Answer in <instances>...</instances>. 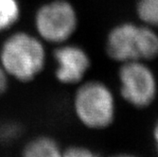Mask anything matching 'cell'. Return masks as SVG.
I'll return each mask as SVG.
<instances>
[{
    "label": "cell",
    "mask_w": 158,
    "mask_h": 157,
    "mask_svg": "<svg viewBox=\"0 0 158 157\" xmlns=\"http://www.w3.org/2000/svg\"><path fill=\"white\" fill-rule=\"evenodd\" d=\"M106 51L111 59L122 64L152 60L158 56V35L150 26L123 23L108 34Z\"/></svg>",
    "instance_id": "cell-1"
},
{
    "label": "cell",
    "mask_w": 158,
    "mask_h": 157,
    "mask_svg": "<svg viewBox=\"0 0 158 157\" xmlns=\"http://www.w3.org/2000/svg\"><path fill=\"white\" fill-rule=\"evenodd\" d=\"M0 58L7 73L22 81H27L34 79L44 67L45 50L36 38L18 32L4 43Z\"/></svg>",
    "instance_id": "cell-2"
},
{
    "label": "cell",
    "mask_w": 158,
    "mask_h": 157,
    "mask_svg": "<svg viewBox=\"0 0 158 157\" xmlns=\"http://www.w3.org/2000/svg\"><path fill=\"white\" fill-rule=\"evenodd\" d=\"M79 120L89 129L102 130L116 118V101L110 88L102 81H91L79 87L74 97Z\"/></svg>",
    "instance_id": "cell-3"
},
{
    "label": "cell",
    "mask_w": 158,
    "mask_h": 157,
    "mask_svg": "<svg viewBox=\"0 0 158 157\" xmlns=\"http://www.w3.org/2000/svg\"><path fill=\"white\" fill-rule=\"evenodd\" d=\"M120 94L135 108L151 105L157 94V83L152 71L142 62L123 63L119 72Z\"/></svg>",
    "instance_id": "cell-4"
},
{
    "label": "cell",
    "mask_w": 158,
    "mask_h": 157,
    "mask_svg": "<svg viewBox=\"0 0 158 157\" xmlns=\"http://www.w3.org/2000/svg\"><path fill=\"white\" fill-rule=\"evenodd\" d=\"M35 25L42 38L51 43H63L75 32L78 18L72 5L57 0L38 10Z\"/></svg>",
    "instance_id": "cell-5"
},
{
    "label": "cell",
    "mask_w": 158,
    "mask_h": 157,
    "mask_svg": "<svg viewBox=\"0 0 158 157\" xmlns=\"http://www.w3.org/2000/svg\"><path fill=\"white\" fill-rule=\"evenodd\" d=\"M57 62L56 78L64 84L80 82L90 67V59L82 48L77 46H63L54 52Z\"/></svg>",
    "instance_id": "cell-6"
},
{
    "label": "cell",
    "mask_w": 158,
    "mask_h": 157,
    "mask_svg": "<svg viewBox=\"0 0 158 157\" xmlns=\"http://www.w3.org/2000/svg\"><path fill=\"white\" fill-rule=\"evenodd\" d=\"M62 151L56 142L48 137H40L28 144L24 157H61Z\"/></svg>",
    "instance_id": "cell-7"
},
{
    "label": "cell",
    "mask_w": 158,
    "mask_h": 157,
    "mask_svg": "<svg viewBox=\"0 0 158 157\" xmlns=\"http://www.w3.org/2000/svg\"><path fill=\"white\" fill-rule=\"evenodd\" d=\"M19 17L16 0H0V31L11 27Z\"/></svg>",
    "instance_id": "cell-8"
},
{
    "label": "cell",
    "mask_w": 158,
    "mask_h": 157,
    "mask_svg": "<svg viewBox=\"0 0 158 157\" xmlns=\"http://www.w3.org/2000/svg\"><path fill=\"white\" fill-rule=\"evenodd\" d=\"M136 11L146 25L158 27V0H138Z\"/></svg>",
    "instance_id": "cell-9"
},
{
    "label": "cell",
    "mask_w": 158,
    "mask_h": 157,
    "mask_svg": "<svg viewBox=\"0 0 158 157\" xmlns=\"http://www.w3.org/2000/svg\"><path fill=\"white\" fill-rule=\"evenodd\" d=\"M61 157H99L93 151L84 147H72L62 153Z\"/></svg>",
    "instance_id": "cell-10"
},
{
    "label": "cell",
    "mask_w": 158,
    "mask_h": 157,
    "mask_svg": "<svg viewBox=\"0 0 158 157\" xmlns=\"http://www.w3.org/2000/svg\"><path fill=\"white\" fill-rule=\"evenodd\" d=\"M7 88V77H6V71L3 67L0 66V95L4 93Z\"/></svg>",
    "instance_id": "cell-11"
},
{
    "label": "cell",
    "mask_w": 158,
    "mask_h": 157,
    "mask_svg": "<svg viewBox=\"0 0 158 157\" xmlns=\"http://www.w3.org/2000/svg\"><path fill=\"white\" fill-rule=\"evenodd\" d=\"M153 139H154L155 147H158V121L156 122L153 128Z\"/></svg>",
    "instance_id": "cell-12"
},
{
    "label": "cell",
    "mask_w": 158,
    "mask_h": 157,
    "mask_svg": "<svg viewBox=\"0 0 158 157\" xmlns=\"http://www.w3.org/2000/svg\"><path fill=\"white\" fill-rule=\"evenodd\" d=\"M113 157H136L135 155H130V154H118L116 156H113Z\"/></svg>",
    "instance_id": "cell-13"
}]
</instances>
